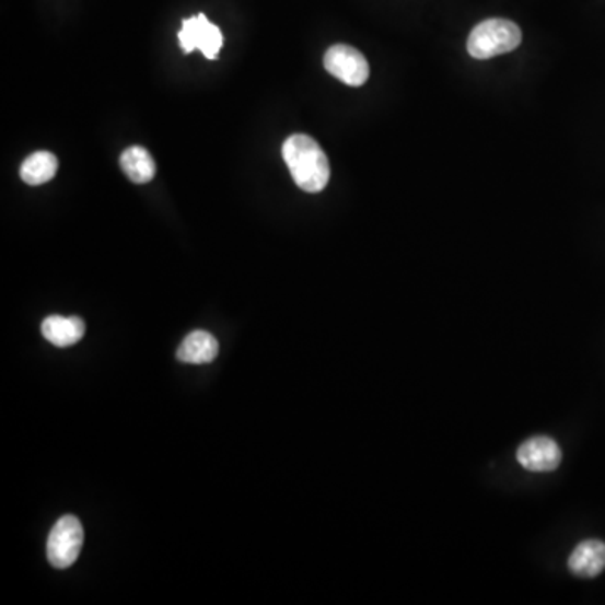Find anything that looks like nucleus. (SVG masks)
I'll use <instances>...</instances> for the list:
<instances>
[{
    "instance_id": "f257e3e1",
    "label": "nucleus",
    "mask_w": 605,
    "mask_h": 605,
    "mask_svg": "<svg viewBox=\"0 0 605 605\" xmlns=\"http://www.w3.org/2000/svg\"><path fill=\"white\" fill-rule=\"evenodd\" d=\"M283 159L294 184L305 193H322L330 181V162L309 135H291L283 143Z\"/></svg>"
},
{
    "instance_id": "f03ea898",
    "label": "nucleus",
    "mask_w": 605,
    "mask_h": 605,
    "mask_svg": "<svg viewBox=\"0 0 605 605\" xmlns=\"http://www.w3.org/2000/svg\"><path fill=\"white\" fill-rule=\"evenodd\" d=\"M522 43V31L508 19H488L469 34L468 51L475 59H491L515 51Z\"/></svg>"
},
{
    "instance_id": "7ed1b4c3",
    "label": "nucleus",
    "mask_w": 605,
    "mask_h": 605,
    "mask_svg": "<svg viewBox=\"0 0 605 605\" xmlns=\"http://www.w3.org/2000/svg\"><path fill=\"white\" fill-rule=\"evenodd\" d=\"M84 532L80 520L66 515L53 526L48 538V558L55 569H69L80 557Z\"/></svg>"
},
{
    "instance_id": "20e7f679",
    "label": "nucleus",
    "mask_w": 605,
    "mask_h": 605,
    "mask_svg": "<svg viewBox=\"0 0 605 605\" xmlns=\"http://www.w3.org/2000/svg\"><path fill=\"white\" fill-rule=\"evenodd\" d=\"M178 40H181V48L187 55L199 49L207 59H218L219 51L224 44V36H222V31L206 15L199 14L182 22Z\"/></svg>"
},
{
    "instance_id": "39448f33",
    "label": "nucleus",
    "mask_w": 605,
    "mask_h": 605,
    "mask_svg": "<svg viewBox=\"0 0 605 605\" xmlns=\"http://www.w3.org/2000/svg\"><path fill=\"white\" fill-rule=\"evenodd\" d=\"M323 65L331 77L348 86H362L369 80L370 68L365 56L347 44H335L328 49Z\"/></svg>"
},
{
    "instance_id": "423d86ee",
    "label": "nucleus",
    "mask_w": 605,
    "mask_h": 605,
    "mask_svg": "<svg viewBox=\"0 0 605 605\" xmlns=\"http://www.w3.org/2000/svg\"><path fill=\"white\" fill-rule=\"evenodd\" d=\"M516 459L523 468L533 473H548L562 463V451L557 442L547 435H537L523 442L516 451Z\"/></svg>"
},
{
    "instance_id": "0eeeda50",
    "label": "nucleus",
    "mask_w": 605,
    "mask_h": 605,
    "mask_svg": "<svg viewBox=\"0 0 605 605\" xmlns=\"http://www.w3.org/2000/svg\"><path fill=\"white\" fill-rule=\"evenodd\" d=\"M605 569V544L585 540L577 545L569 558V570L582 579H594Z\"/></svg>"
},
{
    "instance_id": "6e6552de",
    "label": "nucleus",
    "mask_w": 605,
    "mask_h": 605,
    "mask_svg": "<svg viewBox=\"0 0 605 605\" xmlns=\"http://www.w3.org/2000/svg\"><path fill=\"white\" fill-rule=\"evenodd\" d=\"M40 330H43V337L55 347H71L84 337L86 325L78 316L65 318V316L51 315L44 319Z\"/></svg>"
},
{
    "instance_id": "1a4fd4ad",
    "label": "nucleus",
    "mask_w": 605,
    "mask_h": 605,
    "mask_svg": "<svg viewBox=\"0 0 605 605\" xmlns=\"http://www.w3.org/2000/svg\"><path fill=\"white\" fill-rule=\"evenodd\" d=\"M219 353V344L211 334L196 330L187 335L177 350V359L184 363H211Z\"/></svg>"
},
{
    "instance_id": "9d476101",
    "label": "nucleus",
    "mask_w": 605,
    "mask_h": 605,
    "mask_svg": "<svg viewBox=\"0 0 605 605\" xmlns=\"http://www.w3.org/2000/svg\"><path fill=\"white\" fill-rule=\"evenodd\" d=\"M120 167L135 184H147L155 177V160L143 147H130L120 156Z\"/></svg>"
},
{
    "instance_id": "9b49d317",
    "label": "nucleus",
    "mask_w": 605,
    "mask_h": 605,
    "mask_svg": "<svg viewBox=\"0 0 605 605\" xmlns=\"http://www.w3.org/2000/svg\"><path fill=\"white\" fill-rule=\"evenodd\" d=\"M58 172V159L51 152H34L21 165V178L30 185L53 181Z\"/></svg>"
}]
</instances>
